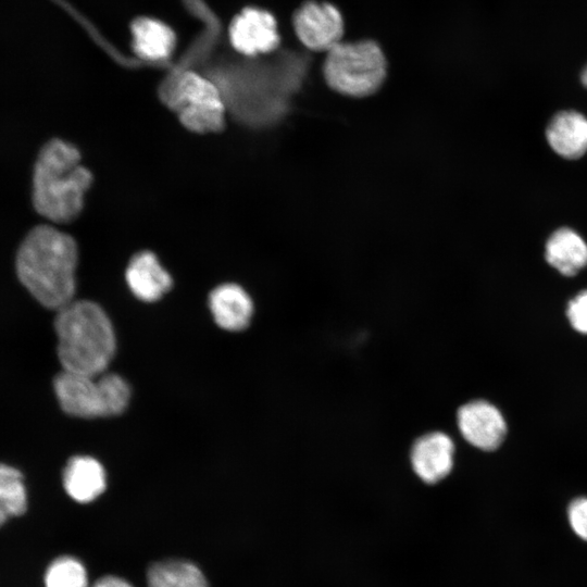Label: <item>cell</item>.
I'll list each match as a JSON object with an SVG mask.
<instances>
[{
	"mask_svg": "<svg viewBox=\"0 0 587 587\" xmlns=\"http://www.w3.org/2000/svg\"><path fill=\"white\" fill-rule=\"evenodd\" d=\"M77 257L72 236L41 224L24 237L16 253V274L39 303L58 311L73 301Z\"/></svg>",
	"mask_w": 587,
	"mask_h": 587,
	"instance_id": "1",
	"label": "cell"
},
{
	"mask_svg": "<svg viewBox=\"0 0 587 587\" xmlns=\"http://www.w3.org/2000/svg\"><path fill=\"white\" fill-rule=\"evenodd\" d=\"M54 328L63 371L91 376L104 372L116 341L110 319L97 303L71 301L58 310Z\"/></svg>",
	"mask_w": 587,
	"mask_h": 587,
	"instance_id": "3",
	"label": "cell"
},
{
	"mask_svg": "<svg viewBox=\"0 0 587 587\" xmlns=\"http://www.w3.org/2000/svg\"><path fill=\"white\" fill-rule=\"evenodd\" d=\"M46 587H88L84 565L71 557L55 559L47 569Z\"/></svg>",
	"mask_w": 587,
	"mask_h": 587,
	"instance_id": "19",
	"label": "cell"
},
{
	"mask_svg": "<svg viewBox=\"0 0 587 587\" xmlns=\"http://www.w3.org/2000/svg\"><path fill=\"white\" fill-rule=\"evenodd\" d=\"M92 175L80 163L79 151L61 139L48 141L38 153L33 173V205L53 223H67L80 213Z\"/></svg>",
	"mask_w": 587,
	"mask_h": 587,
	"instance_id": "2",
	"label": "cell"
},
{
	"mask_svg": "<svg viewBox=\"0 0 587 587\" xmlns=\"http://www.w3.org/2000/svg\"><path fill=\"white\" fill-rule=\"evenodd\" d=\"M130 291L140 300L152 302L160 299L172 286L170 274L149 251L136 254L126 270Z\"/></svg>",
	"mask_w": 587,
	"mask_h": 587,
	"instance_id": "12",
	"label": "cell"
},
{
	"mask_svg": "<svg viewBox=\"0 0 587 587\" xmlns=\"http://www.w3.org/2000/svg\"><path fill=\"white\" fill-rule=\"evenodd\" d=\"M569 522L575 534L587 541V498L575 499L570 504Z\"/></svg>",
	"mask_w": 587,
	"mask_h": 587,
	"instance_id": "21",
	"label": "cell"
},
{
	"mask_svg": "<svg viewBox=\"0 0 587 587\" xmlns=\"http://www.w3.org/2000/svg\"><path fill=\"white\" fill-rule=\"evenodd\" d=\"M229 38L233 47L246 55L271 52L280 41L274 15L259 8H246L235 16Z\"/></svg>",
	"mask_w": 587,
	"mask_h": 587,
	"instance_id": "8",
	"label": "cell"
},
{
	"mask_svg": "<svg viewBox=\"0 0 587 587\" xmlns=\"http://www.w3.org/2000/svg\"><path fill=\"white\" fill-rule=\"evenodd\" d=\"M453 454L452 439L442 432H432L414 441L410 459L414 473L423 482L435 484L451 472Z\"/></svg>",
	"mask_w": 587,
	"mask_h": 587,
	"instance_id": "10",
	"label": "cell"
},
{
	"mask_svg": "<svg viewBox=\"0 0 587 587\" xmlns=\"http://www.w3.org/2000/svg\"><path fill=\"white\" fill-rule=\"evenodd\" d=\"M209 307L216 324L229 332L246 328L253 312L251 298L236 284H224L213 289Z\"/></svg>",
	"mask_w": 587,
	"mask_h": 587,
	"instance_id": "13",
	"label": "cell"
},
{
	"mask_svg": "<svg viewBox=\"0 0 587 587\" xmlns=\"http://www.w3.org/2000/svg\"><path fill=\"white\" fill-rule=\"evenodd\" d=\"M547 262L565 276H573L587 265V243L570 227L554 230L546 242Z\"/></svg>",
	"mask_w": 587,
	"mask_h": 587,
	"instance_id": "15",
	"label": "cell"
},
{
	"mask_svg": "<svg viewBox=\"0 0 587 587\" xmlns=\"http://www.w3.org/2000/svg\"><path fill=\"white\" fill-rule=\"evenodd\" d=\"M27 509V495L21 472L0 463V526Z\"/></svg>",
	"mask_w": 587,
	"mask_h": 587,
	"instance_id": "18",
	"label": "cell"
},
{
	"mask_svg": "<svg viewBox=\"0 0 587 587\" xmlns=\"http://www.w3.org/2000/svg\"><path fill=\"white\" fill-rule=\"evenodd\" d=\"M93 587H133L126 580L116 576H104L100 578Z\"/></svg>",
	"mask_w": 587,
	"mask_h": 587,
	"instance_id": "22",
	"label": "cell"
},
{
	"mask_svg": "<svg viewBox=\"0 0 587 587\" xmlns=\"http://www.w3.org/2000/svg\"><path fill=\"white\" fill-rule=\"evenodd\" d=\"M546 138L560 157L578 159L587 152V117L573 110L560 111L550 120Z\"/></svg>",
	"mask_w": 587,
	"mask_h": 587,
	"instance_id": "11",
	"label": "cell"
},
{
	"mask_svg": "<svg viewBox=\"0 0 587 587\" xmlns=\"http://www.w3.org/2000/svg\"><path fill=\"white\" fill-rule=\"evenodd\" d=\"M567 316L576 330L587 334V290L579 292L570 301Z\"/></svg>",
	"mask_w": 587,
	"mask_h": 587,
	"instance_id": "20",
	"label": "cell"
},
{
	"mask_svg": "<svg viewBox=\"0 0 587 587\" xmlns=\"http://www.w3.org/2000/svg\"><path fill=\"white\" fill-rule=\"evenodd\" d=\"M133 48L138 57L160 61L170 57L176 45L172 28L165 23L139 17L132 24Z\"/></svg>",
	"mask_w": 587,
	"mask_h": 587,
	"instance_id": "16",
	"label": "cell"
},
{
	"mask_svg": "<svg viewBox=\"0 0 587 587\" xmlns=\"http://www.w3.org/2000/svg\"><path fill=\"white\" fill-rule=\"evenodd\" d=\"M580 82L587 88V65L585 66V68L583 70L580 74Z\"/></svg>",
	"mask_w": 587,
	"mask_h": 587,
	"instance_id": "23",
	"label": "cell"
},
{
	"mask_svg": "<svg viewBox=\"0 0 587 587\" xmlns=\"http://www.w3.org/2000/svg\"><path fill=\"white\" fill-rule=\"evenodd\" d=\"M148 587H208L202 572L191 562L167 560L153 564L147 574Z\"/></svg>",
	"mask_w": 587,
	"mask_h": 587,
	"instance_id": "17",
	"label": "cell"
},
{
	"mask_svg": "<svg viewBox=\"0 0 587 587\" xmlns=\"http://www.w3.org/2000/svg\"><path fill=\"white\" fill-rule=\"evenodd\" d=\"M53 387L62 410L83 419L121 414L130 397L129 386L116 374L91 376L63 371Z\"/></svg>",
	"mask_w": 587,
	"mask_h": 587,
	"instance_id": "5",
	"label": "cell"
},
{
	"mask_svg": "<svg viewBox=\"0 0 587 587\" xmlns=\"http://www.w3.org/2000/svg\"><path fill=\"white\" fill-rule=\"evenodd\" d=\"M166 101L182 124L192 132L214 133L224 126V103L218 88L196 72L180 74L168 89Z\"/></svg>",
	"mask_w": 587,
	"mask_h": 587,
	"instance_id": "6",
	"label": "cell"
},
{
	"mask_svg": "<svg viewBox=\"0 0 587 587\" xmlns=\"http://www.w3.org/2000/svg\"><path fill=\"white\" fill-rule=\"evenodd\" d=\"M105 484L102 465L91 457H73L64 467V489L77 502L86 503L95 500L103 492Z\"/></svg>",
	"mask_w": 587,
	"mask_h": 587,
	"instance_id": "14",
	"label": "cell"
},
{
	"mask_svg": "<svg viewBox=\"0 0 587 587\" xmlns=\"http://www.w3.org/2000/svg\"><path fill=\"white\" fill-rule=\"evenodd\" d=\"M458 427L472 446L491 451L503 441L507 426L500 411L484 400L463 404L457 414Z\"/></svg>",
	"mask_w": 587,
	"mask_h": 587,
	"instance_id": "9",
	"label": "cell"
},
{
	"mask_svg": "<svg viewBox=\"0 0 587 587\" xmlns=\"http://www.w3.org/2000/svg\"><path fill=\"white\" fill-rule=\"evenodd\" d=\"M292 26L301 43L312 51L327 52L342 41L345 21L336 5L308 0L294 13Z\"/></svg>",
	"mask_w": 587,
	"mask_h": 587,
	"instance_id": "7",
	"label": "cell"
},
{
	"mask_svg": "<svg viewBox=\"0 0 587 587\" xmlns=\"http://www.w3.org/2000/svg\"><path fill=\"white\" fill-rule=\"evenodd\" d=\"M387 61L373 40L341 41L329 51L323 64L328 86L350 97H366L383 85Z\"/></svg>",
	"mask_w": 587,
	"mask_h": 587,
	"instance_id": "4",
	"label": "cell"
}]
</instances>
